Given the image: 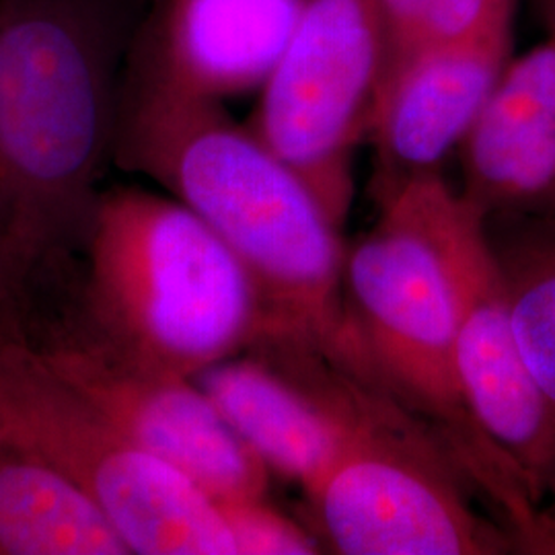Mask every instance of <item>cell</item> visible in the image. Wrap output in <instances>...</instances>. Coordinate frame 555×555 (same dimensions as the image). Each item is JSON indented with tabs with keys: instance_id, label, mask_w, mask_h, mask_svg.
I'll return each instance as SVG.
<instances>
[{
	"instance_id": "obj_11",
	"label": "cell",
	"mask_w": 555,
	"mask_h": 555,
	"mask_svg": "<svg viewBox=\"0 0 555 555\" xmlns=\"http://www.w3.org/2000/svg\"><path fill=\"white\" fill-rule=\"evenodd\" d=\"M459 155L483 219L555 208V27L506 64Z\"/></svg>"
},
{
	"instance_id": "obj_15",
	"label": "cell",
	"mask_w": 555,
	"mask_h": 555,
	"mask_svg": "<svg viewBox=\"0 0 555 555\" xmlns=\"http://www.w3.org/2000/svg\"><path fill=\"white\" fill-rule=\"evenodd\" d=\"M375 4L385 40V75L393 62L420 48L511 29L518 0H375Z\"/></svg>"
},
{
	"instance_id": "obj_8",
	"label": "cell",
	"mask_w": 555,
	"mask_h": 555,
	"mask_svg": "<svg viewBox=\"0 0 555 555\" xmlns=\"http://www.w3.org/2000/svg\"><path fill=\"white\" fill-rule=\"evenodd\" d=\"M437 227L456 311V371L479 426L543 500L555 481V408L531 375L483 217L447 179Z\"/></svg>"
},
{
	"instance_id": "obj_4",
	"label": "cell",
	"mask_w": 555,
	"mask_h": 555,
	"mask_svg": "<svg viewBox=\"0 0 555 555\" xmlns=\"http://www.w3.org/2000/svg\"><path fill=\"white\" fill-rule=\"evenodd\" d=\"M82 256L85 323L144 366L194 378L272 332L241 259L171 196L103 190Z\"/></svg>"
},
{
	"instance_id": "obj_18",
	"label": "cell",
	"mask_w": 555,
	"mask_h": 555,
	"mask_svg": "<svg viewBox=\"0 0 555 555\" xmlns=\"http://www.w3.org/2000/svg\"><path fill=\"white\" fill-rule=\"evenodd\" d=\"M535 4L545 27H555V0H535Z\"/></svg>"
},
{
	"instance_id": "obj_16",
	"label": "cell",
	"mask_w": 555,
	"mask_h": 555,
	"mask_svg": "<svg viewBox=\"0 0 555 555\" xmlns=\"http://www.w3.org/2000/svg\"><path fill=\"white\" fill-rule=\"evenodd\" d=\"M237 545V555L321 554L318 537L288 516L280 515L263 498L220 502Z\"/></svg>"
},
{
	"instance_id": "obj_5",
	"label": "cell",
	"mask_w": 555,
	"mask_h": 555,
	"mask_svg": "<svg viewBox=\"0 0 555 555\" xmlns=\"http://www.w3.org/2000/svg\"><path fill=\"white\" fill-rule=\"evenodd\" d=\"M0 442L82 488L130 554L237 555L219 500L124 437L9 325H0Z\"/></svg>"
},
{
	"instance_id": "obj_14",
	"label": "cell",
	"mask_w": 555,
	"mask_h": 555,
	"mask_svg": "<svg viewBox=\"0 0 555 555\" xmlns=\"http://www.w3.org/2000/svg\"><path fill=\"white\" fill-rule=\"evenodd\" d=\"M515 325L516 341L555 408V208L483 219Z\"/></svg>"
},
{
	"instance_id": "obj_17",
	"label": "cell",
	"mask_w": 555,
	"mask_h": 555,
	"mask_svg": "<svg viewBox=\"0 0 555 555\" xmlns=\"http://www.w3.org/2000/svg\"><path fill=\"white\" fill-rule=\"evenodd\" d=\"M17 291H20V284H17L15 274L11 272L7 259H4L2 251H0V307H2L7 300H11Z\"/></svg>"
},
{
	"instance_id": "obj_19",
	"label": "cell",
	"mask_w": 555,
	"mask_h": 555,
	"mask_svg": "<svg viewBox=\"0 0 555 555\" xmlns=\"http://www.w3.org/2000/svg\"><path fill=\"white\" fill-rule=\"evenodd\" d=\"M545 496H552V508H550L545 515L552 518V522H554L555 527V481L550 486V490H547V494H545Z\"/></svg>"
},
{
	"instance_id": "obj_6",
	"label": "cell",
	"mask_w": 555,
	"mask_h": 555,
	"mask_svg": "<svg viewBox=\"0 0 555 555\" xmlns=\"http://www.w3.org/2000/svg\"><path fill=\"white\" fill-rule=\"evenodd\" d=\"M467 479L396 397L358 383L354 435L307 492L309 531L341 555H500L518 541L477 515Z\"/></svg>"
},
{
	"instance_id": "obj_1",
	"label": "cell",
	"mask_w": 555,
	"mask_h": 555,
	"mask_svg": "<svg viewBox=\"0 0 555 555\" xmlns=\"http://www.w3.org/2000/svg\"><path fill=\"white\" fill-rule=\"evenodd\" d=\"M114 163L159 183L231 247L266 300L270 336L295 337L383 389L348 309L341 229L222 101L181 89L130 54Z\"/></svg>"
},
{
	"instance_id": "obj_13",
	"label": "cell",
	"mask_w": 555,
	"mask_h": 555,
	"mask_svg": "<svg viewBox=\"0 0 555 555\" xmlns=\"http://www.w3.org/2000/svg\"><path fill=\"white\" fill-rule=\"evenodd\" d=\"M100 504L40 459L0 442V555H128Z\"/></svg>"
},
{
	"instance_id": "obj_3",
	"label": "cell",
	"mask_w": 555,
	"mask_h": 555,
	"mask_svg": "<svg viewBox=\"0 0 555 555\" xmlns=\"http://www.w3.org/2000/svg\"><path fill=\"white\" fill-rule=\"evenodd\" d=\"M444 176L414 179L346 249L350 315L383 389L420 417L520 547L555 554V527L527 476L479 426L456 371V311L438 237Z\"/></svg>"
},
{
	"instance_id": "obj_7",
	"label": "cell",
	"mask_w": 555,
	"mask_h": 555,
	"mask_svg": "<svg viewBox=\"0 0 555 555\" xmlns=\"http://www.w3.org/2000/svg\"><path fill=\"white\" fill-rule=\"evenodd\" d=\"M383 68L375 0H305L245 121L307 183L337 229L352 208L354 155L369 137Z\"/></svg>"
},
{
	"instance_id": "obj_9",
	"label": "cell",
	"mask_w": 555,
	"mask_h": 555,
	"mask_svg": "<svg viewBox=\"0 0 555 555\" xmlns=\"http://www.w3.org/2000/svg\"><path fill=\"white\" fill-rule=\"evenodd\" d=\"M43 357L151 455L192 477L219 502L263 498L270 469L194 378L124 357L85 321L40 346Z\"/></svg>"
},
{
	"instance_id": "obj_10",
	"label": "cell",
	"mask_w": 555,
	"mask_h": 555,
	"mask_svg": "<svg viewBox=\"0 0 555 555\" xmlns=\"http://www.w3.org/2000/svg\"><path fill=\"white\" fill-rule=\"evenodd\" d=\"M513 27L420 48L393 62L378 85L369 137L375 149L373 196L383 206L442 165L476 126L506 64Z\"/></svg>"
},
{
	"instance_id": "obj_2",
	"label": "cell",
	"mask_w": 555,
	"mask_h": 555,
	"mask_svg": "<svg viewBox=\"0 0 555 555\" xmlns=\"http://www.w3.org/2000/svg\"><path fill=\"white\" fill-rule=\"evenodd\" d=\"M132 43L128 0H0V251L20 288L82 254Z\"/></svg>"
},
{
	"instance_id": "obj_12",
	"label": "cell",
	"mask_w": 555,
	"mask_h": 555,
	"mask_svg": "<svg viewBox=\"0 0 555 555\" xmlns=\"http://www.w3.org/2000/svg\"><path fill=\"white\" fill-rule=\"evenodd\" d=\"M305 0H159L132 56L185 91L222 101L259 89Z\"/></svg>"
}]
</instances>
